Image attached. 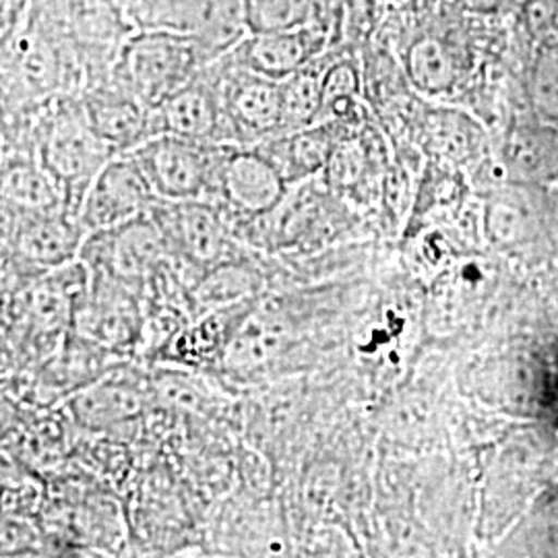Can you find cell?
<instances>
[{
    "label": "cell",
    "mask_w": 558,
    "mask_h": 558,
    "mask_svg": "<svg viewBox=\"0 0 558 558\" xmlns=\"http://www.w3.org/2000/svg\"><path fill=\"white\" fill-rule=\"evenodd\" d=\"M2 129L34 143L44 168L62 191L64 209L75 218L101 168L119 156L92 126L80 94H60L36 108L9 114Z\"/></svg>",
    "instance_id": "obj_1"
},
{
    "label": "cell",
    "mask_w": 558,
    "mask_h": 558,
    "mask_svg": "<svg viewBox=\"0 0 558 558\" xmlns=\"http://www.w3.org/2000/svg\"><path fill=\"white\" fill-rule=\"evenodd\" d=\"M89 267L77 259L34 279L4 299V341L23 359H50L75 327L89 290Z\"/></svg>",
    "instance_id": "obj_2"
},
{
    "label": "cell",
    "mask_w": 558,
    "mask_h": 558,
    "mask_svg": "<svg viewBox=\"0 0 558 558\" xmlns=\"http://www.w3.org/2000/svg\"><path fill=\"white\" fill-rule=\"evenodd\" d=\"M221 54L220 46L201 34L143 29L120 44L110 75L154 110Z\"/></svg>",
    "instance_id": "obj_3"
},
{
    "label": "cell",
    "mask_w": 558,
    "mask_h": 558,
    "mask_svg": "<svg viewBox=\"0 0 558 558\" xmlns=\"http://www.w3.org/2000/svg\"><path fill=\"white\" fill-rule=\"evenodd\" d=\"M149 214L160 226L172 265L189 294L207 271L255 253L236 236L220 201L160 199Z\"/></svg>",
    "instance_id": "obj_4"
},
{
    "label": "cell",
    "mask_w": 558,
    "mask_h": 558,
    "mask_svg": "<svg viewBox=\"0 0 558 558\" xmlns=\"http://www.w3.org/2000/svg\"><path fill=\"white\" fill-rule=\"evenodd\" d=\"M87 230L64 209L23 211L2 205V296L80 259Z\"/></svg>",
    "instance_id": "obj_5"
},
{
    "label": "cell",
    "mask_w": 558,
    "mask_h": 558,
    "mask_svg": "<svg viewBox=\"0 0 558 558\" xmlns=\"http://www.w3.org/2000/svg\"><path fill=\"white\" fill-rule=\"evenodd\" d=\"M230 143L156 135L129 151L161 201H218Z\"/></svg>",
    "instance_id": "obj_6"
},
{
    "label": "cell",
    "mask_w": 558,
    "mask_h": 558,
    "mask_svg": "<svg viewBox=\"0 0 558 558\" xmlns=\"http://www.w3.org/2000/svg\"><path fill=\"white\" fill-rule=\"evenodd\" d=\"M80 259L89 271L119 279L145 296L149 283L170 263V251L158 221L151 214H143L135 220L87 234Z\"/></svg>",
    "instance_id": "obj_7"
},
{
    "label": "cell",
    "mask_w": 558,
    "mask_h": 558,
    "mask_svg": "<svg viewBox=\"0 0 558 558\" xmlns=\"http://www.w3.org/2000/svg\"><path fill=\"white\" fill-rule=\"evenodd\" d=\"M92 274L73 331L114 356L140 352L145 296L119 279Z\"/></svg>",
    "instance_id": "obj_8"
},
{
    "label": "cell",
    "mask_w": 558,
    "mask_h": 558,
    "mask_svg": "<svg viewBox=\"0 0 558 558\" xmlns=\"http://www.w3.org/2000/svg\"><path fill=\"white\" fill-rule=\"evenodd\" d=\"M221 101L234 145H259L281 135L283 104L281 81L265 77L223 52L216 60Z\"/></svg>",
    "instance_id": "obj_9"
},
{
    "label": "cell",
    "mask_w": 558,
    "mask_h": 558,
    "mask_svg": "<svg viewBox=\"0 0 558 558\" xmlns=\"http://www.w3.org/2000/svg\"><path fill=\"white\" fill-rule=\"evenodd\" d=\"M216 60L151 110L156 135L234 145L223 112Z\"/></svg>",
    "instance_id": "obj_10"
},
{
    "label": "cell",
    "mask_w": 558,
    "mask_h": 558,
    "mask_svg": "<svg viewBox=\"0 0 558 558\" xmlns=\"http://www.w3.org/2000/svg\"><path fill=\"white\" fill-rule=\"evenodd\" d=\"M158 201L135 158L119 154L101 168L87 189L77 218L92 234L149 214Z\"/></svg>",
    "instance_id": "obj_11"
},
{
    "label": "cell",
    "mask_w": 558,
    "mask_h": 558,
    "mask_svg": "<svg viewBox=\"0 0 558 558\" xmlns=\"http://www.w3.org/2000/svg\"><path fill=\"white\" fill-rule=\"evenodd\" d=\"M278 166L257 145H230L220 179V203L232 218H255L290 193Z\"/></svg>",
    "instance_id": "obj_12"
},
{
    "label": "cell",
    "mask_w": 558,
    "mask_h": 558,
    "mask_svg": "<svg viewBox=\"0 0 558 558\" xmlns=\"http://www.w3.org/2000/svg\"><path fill=\"white\" fill-rule=\"evenodd\" d=\"M329 50L325 34L313 23L248 32L226 50L230 59L271 80H286Z\"/></svg>",
    "instance_id": "obj_13"
},
{
    "label": "cell",
    "mask_w": 558,
    "mask_h": 558,
    "mask_svg": "<svg viewBox=\"0 0 558 558\" xmlns=\"http://www.w3.org/2000/svg\"><path fill=\"white\" fill-rule=\"evenodd\" d=\"M81 100L96 133L117 154H129L141 143L156 137L151 108L119 85L112 75L108 81L85 85Z\"/></svg>",
    "instance_id": "obj_14"
},
{
    "label": "cell",
    "mask_w": 558,
    "mask_h": 558,
    "mask_svg": "<svg viewBox=\"0 0 558 558\" xmlns=\"http://www.w3.org/2000/svg\"><path fill=\"white\" fill-rule=\"evenodd\" d=\"M257 302L259 299L240 300L189 320L161 350L158 360L189 368H220L230 343L236 338L242 323L255 311Z\"/></svg>",
    "instance_id": "obj_15"
},
{
    "label": "cell",
    "mask_w": 558,
    "mask_h": 558,
    "mask_svg": "<svg viewBox=\"0 0 558 558\" xmlns=\"http://www.w3.org/2000/svg\"><path fill=\"white\" fill-rule=\"evenodd\" d=\"M403 75L412 89L426 98L456 94L472 71L468 50L447 34L424 32L403 52Z\"/></svg>",
    "instance_id": "obj_16"
},
{
    "label": "cell",
    "mask_w": 558,
    "mask_h": 558,
    "mask_svg": "<svg viewBox=\"0 0 558 558\" xmlns=\"http://www.w3.org/2000/svg\"><path fill=\"white\" fill-rule=\"evenodd\" d=\"M360 129V126H359ZM354 131L339 120H323L292 133L276 135L257 147L278 166L290 186L319 179L339 140Z\"/></svg>",
    "instance_id": "obj_17"
},
{
    "label": "cell",
    "mask_w": 558,
    "mask_h": 558,
    "mask_svg": "<svg viewBox=\"0 0 558 558\" xmlns=\"http://www.w3.org/2000/svg\"><path fill=\"white\" fill-rule=\"evenodd\" d=\"M2 205L23 211L64 209L57 180L44 168L36 147L21 141H2ZM66 211V209H64Z\"/></svg>",
    "instance_id": "obj_18"
},
{
    "label": "cell",
    "mask_w": 558,
    "mask_h": 558,
    "mask_svg": "<svg viewBox=\"0 0 558 558\" xmlns=\"http://www.w3.org/2000/svg\"><path fill=\"white\" fill-rule=\"evenodd\" d=\"M502 166L519 184L536 186L558 180V129L548 120H523L511 124L502 149Z\"/></svg>",
    "instance_id": "obj_19"
},
{
    "label": "cell",
    "mask_w": 558,
    "mask_h": 558,
    "mask_svg": "<svg viewBox=\"0 0 558 558\" xmlns=\"http://www.w3.org/2000/svg\"><path fill=\"white\" fill-rule=\"evenodd\" d=\"M379 147V137L371 124L345 133L327 161L320 182L345 203L364 199L377 177Z\"/></svg>",
    "instance_id": "obj_20"
},
{
    "label": "cell",
    "mask_w": 558,
    "mask_h": 558,
    "mask_svg": "<svg viewBox=\"0 0 558 558\" xmlns=\"http://www.w3.org/2000/svg\"><path fill=\"white\" fill-rule=\"evenodd\" d=\"M414 131L430 158L451 168L478 156V124L453 108H424L416 114Z\"/></svg>",
    "instance_id": "obj_21"
},
{
    "label": "cell",
    "mask_w": 558,
    "mask_h": 558,
    "mask_svg": "<svg viewBox=\"0 0 558 558\" xmlns=\"http://www.w3.org/2000/svg\"><path fill=\"white\" fill-rule=\"evenodd\" d=\"M259 257V253H251L242 259L228 260L199 278L189 294L193 319L218 306L259 299L269 278Z\"/></svg>",
    "instance_id": "obj_22"
},
{
    "label": "cell",
    "mask_w": 558,
    "mask_h": 558,
    "mask_svg": "<svg viewBox=\"0 0 558 558\" xmlns=\"http://www.w3.org/2000/svg\"><path fill=\"white\" fill-rule=\"evenodd\" d=\"M75 418L89 430H106L137 420L145 408V393L133 380L104 375L71 399Z\"/></svg>",
    "instance_id": "obj_23"
},
{
    "label": "cell",
    "mask_w": 558,
    "mask_h": 558,
    "mask_svg": "<svg viewBox=\"0 0 558 558\" xmlns=\"http://www.w3.org/2000/svg\"><path fill=\"white\" fill-rule=\"evenodd\" d=\"M331 50L304 64L290 77L281 80V104H283V133H292L319 122L323 104V75Z\"/></svg>",
    "instance_id": "obj_24"
},
{
    "label": "cell",
    "mask_w": 558,
    "mask_h": 558,
    "mask_svg": "<svg viewBox=\"0 0 558 558\" xmlns=\"http://www.w3.org/2000/svg\"><path fill=\"white\" fill-rule=\"evenodd\" d=\"M527 96L539 119L558 122V40L544 41L530 71Z\"/></svg>",
    "instance_id": "obj_25"
},
{
    "label": "cell",
    "mask_w": 558,
    "mask_h": 558,
    "mask_svg": "<svg viewBox=\"0 0 558 558\" xmlns=\"http://www.w3.org/2000/svg\"><path fill=\"white\" fill-rule=\"evenodd\" d=\"M315 0H240L248 32H265L308 23Z\"/></svg>",
    "instance_id": "obj_26"
},
{
    "label": "cell",
    "mask_w": 558,
    "mask_h": 558,
    "mask_svg": "<svg viewBox=\"0 0 558 558\" xmlns=\"http://www.w3.org/2000/svg\"><path fill=\"white\" fill-rule=\"evenodd\" d=\"M36 0H2V44L20 32Z\"/></svg>",
    "instance_id": "obj_27"
},
{
    "label": "cell",
    "mask_w": 558,
    "mask_h": 558,
    "mask_svg": "<svg viewBox=\"0 0 558 558\" xmlns=\"http://www.w3.org/2000/svg\"><path fill=\"white\" fill-rule=\"evenodd\" d=\"M468 11L472 13H495L499 11L500 2L502 0H459Z\"/></svg>",
    "instance_id": "obj_28"
}]
</instances>
